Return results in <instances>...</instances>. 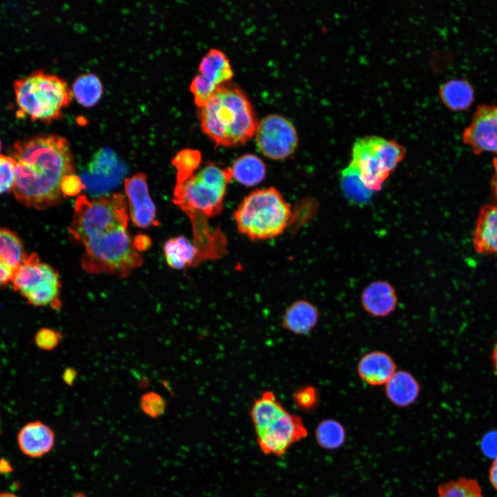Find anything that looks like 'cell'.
<instances>
[{"mask_svg": "<svg viewBox=\"0 0 497 497\" xmlns=\"http://www.w3.org/2000/svg\"><path fill=\"white\" fill-rule=\"evenodd\" d=\"M129 218L126 199L120 193L77 198L68 232L71 242L84 248V271L126 277L142 266L143 257L128 231Z\"/></svg>", "mask_w": 497, "mask_h": 497, "instance_id": "cell-1", "label": "cell"}, {"mask_svg": "<svg viewBox=\"0 0 497 497\" xmlns=\"http://www.w3.org/2000/svg\"><path fill=\"white\" fill-rule=\"evenodd\" d=\"M11 152L17 162L15 198L39 210L59 204L64 197V178L75 173L68 140L57 135H39L16 142Z\"/></svg>", "mask_w": 497, "mask_h": 497, "instance_id": "cell-2", "label": "cell"}, {"mask_svg": "<svg viewBox=\"0 0 497 497\" xmlns=\"http://www.w3.org/2000/svg\"><path fill=\"white\" fill-rule=\"evenodd\" d=\"M232 175L228 168L209 162L182 183L175 184L173 202L190 218L193 243L200 248L213 246L220 231L209 228L208 218L219 215Z\"/></svg>", "mask_w": 497, "mask_h": 497, "instance_id": "cell-3", "label": "cell"}, {"mask_svg": "<svg viewBox=\"0 0 497 497\" xmlns=\"http://www.w3.org/2000/svg\"><path fill=\"white\" fill-rule=\"evenodd\" d=\"M199 119L202 131L217 146L226 147L245 144L255 135L258 123L246 95L228 83L219 86L199 108Z\"/></svg>", "mask_w": 497, "mask_h": 497, "instance_id": "cell-4", "label": "cell"}, {"mask_svg": "<svg viewBox=\"0 0 497 497\" xmlns=\"http://www.w3.org/2000/svg\"><path fill=\"white\" fill-rule=\"evenodd\" d=\"M14 92L17 116L43 123L59 119L73 97L66 80L43 70L17 79Z\"/></svg>", "mask_w": 497, "mask_h": 497, "instance_id": "cell-5", "label": "cell"}, {"mask_svg": "<svg viewBox=\"0 0 497 497\" xmlns=\"http://www.w3.org/2000/svg\"><path fill=\"white\" fill-rule=\"evenodd\" d=\"M292 217L291 206L273 187L253 191L233 213L238 231L253 241L279 236Z\"/></svg>", "mask_w": 497, "mask_h": 497, "instance_id": "cell-6", "label": "cell"}, {"mask_svg": "<svg viewBox=\"0 0 497 497\" xmlns=\"http://www.w3.org/2000/svg\"><path fill=\"white\" fill-rule=\"evenodd\" d=\"M405 155L404 147L393 140L366 137L354 142L349 166L357 173L367 188L379 191Z\"/></svg>", "mask_w": 497, "mask_h": 497, "instance_id": "cell-7", "label": "cell"}, {"mask_svg": "<svg viewBox=\"0 0 497 497\" xmlns=\"http://www.w3.org/2000/svg\"><path fill=\"white\" fill-rule=\"evenodd\" d=\"M11 283L15 291L30 304L59 309L61 305V282L58 272L41 262L37 254L27 255L15 271Z\"/></svg>", "mask_w": 497, "mask_h": 497, "instance_id": "cell-8", "label": "cell"}, {"mask_svg": "<svg viewBox=\"0 0 497 497\" xmlns=\"http://www.w3.org/2000/svg\"><path fill=\"white\" fill-rule=\"evenodd\" d=\"M255 140L260 151L273 160L284 159L290 156L298 144L297 131L285 117L271 114L257 123Z\"/></svg>", "mask_w": 497, "mask_h": 497, "instance_id": "cell-9", "label": "cell"}, {"mask_svg": "<svg viewBox=\"0 0 497 497\" xmlns=\"http://www.w3.org/2000/svg\"><path fill=\"white\" fill-rule=\"evenodd\" d=\"M256 433L258 444L264 453L279 456L293 443L306 436L307 431L299 416L285 411Z\"/></svg>", "mask_w": 497, "mask_h": 497, "instance_id": "cell-10", "label": "cell"}, {"mask_svg": "<svg viewBox=\"0 0 497 497\" xmlns=\"http://www.w3.org/2000/svg\"><path fill=\"white\" fill-rule=\"evenodd\" d=\"M462 138L476 155L484 152L497 155V105H478Z\"/></svg>", "mask_w": 497, "mask_h": 497, "instance_id": "cell-11", "label": "cell"}, {"mask_svg": "<svg viewBox=\"0 0 497 497\" xmlns=\"http://www.w3.org/2000/svg\"><path fill=\"white\" fill-rule=\"evenodd\" d=\"M129 217L139 228L158 224L156 208L148 192L146 175L138 173L124 180Z\"/></svg>", "mask_w": 497, "mask_h": 497, "instance_id": "cell-12", "label": "cell"}, {"mask_svg": "<svg viewBox=\"0 0 497 497\" xmlns=\"http://www.w3.org/2000/svg\"><path fill=\"white\" fill-rule=\"evenodd\" d=\"M54 431L41 421H32L23 425L17 433V444L26 456L35 458L49 453L54 447Z\"/></svg>", "mask_w": 497, "mask_h": 497, "instance_id": "cell-13", "label": "cell"}, {"mask_svg": "<svg viewBox=\"0 0 497 497\" xmlns=\"http://www.w3.org/2000/svg\"><path fill=\"white\" fill-rule=\"evenodd\" d=\"M364 310L372 316L383 318L391 314L398 305L393 286L386 281H375L367 285L361 294Z\"/></svg>", "mask_w": 497, "mask_h": 497, "instance_id": "cell-14", "label": "cell"}, {"mask_svg": "<svg viewBox=\"0 0 497 497\" xmlns=\"http://www.w3.org/2000/svg\"><path fill=\"white\" fill-rule=\"evenodd\" d=\"M360 378L371 386L384 385L396 371V365L390 355L373 351L363 355L357 365Z\"/></svg>", "mask_w": 497, "mask_h": 497, "instance_id": "cell-15", "label": "cell"}, {"mask_svg": "<svg viewBox=\"0 0 497 497\" xmlns=\"http://www.w3.org/2000/svg\"><path fill=\"white\" fill-rule=\"evenodd\" d=\"M474 250L479 254H497V204L483 206L472 232Z\"/></svg>", "mask_w": 497, "mask_h": 497, "instance_id": "cell-16", "label": "cell"}, {"mask_svg": "<svg viewBox=\"0 0 497 497\" xmlns=\"http://www.w3.org/2000/svg\"><path fill=\"white\" fill-rule=\"evenodd\" d=\"M319 320L320 311L315 305L306 300H298L284 311L282 326L293 334L305 335L315 329Z\"/></svg>", "mask_w": 497, "mask_h": 497, "instance_id": "cell-17", "label": "cell"}, {"mask_svg": "<svg viewBox=\"0 0 497 497\" xmlns=\"http://www.w3.org/2000/svg\"><path fill=\"white\" fill-rule=\"evenodd\" d=\"M26 256L17 235L0 228V286L11 282L15 271Z\"/></svg>", "mask_w": 497, "mask_h": 497, "instance_id": "cell-18", "label": "cell"}, {"mask_svg": "<svg viewBox=\"0 0 497 497\" xmlns=\"http://www.w3.org/2000/svg\"><path fill=\"white\" fill-rule=\"evenodd\" d=\"M387 399L399 407H407L418 399L420 386L418 380L409 371L398 370L384 384Z\"/></svg>", "mask_w": 497, "mask_h": 497, "instance_id": "cell-19", "label": "cell"}, {"mask_svg": "<svg viewBox=\"0 0 497 497\" xmlns=\"http://www.w3.org/2000/svg\"><path fill=\"white\" fill-rule=\"evenodd\" d=\"M164 253L168 265L177 270L194 266L203 260L198 248L183 235L167 240Z\"/></svg>", "mask_w": 497, "mask_h": 497, "instance_id": "cell-20", "label": "cell"}, {"mask_svg": "<svg viewBox=\"0 0 497 497\" xmlns=\"http://www.w3.org/2000/svg\"><path fill=\"white\" fill-rule=\"evenodd\" d=\"M199 74L208 82L219 87L228 83L233 76V71L226 55L217 48L210 49L201 59Z\"/></svg>", "mask_w": 497, "mask_h": 497, "instance_id": "cell-21", "label": "cell"}, {"mask_svg": "<svg viewBox=\"0 0 497 497\" xmlns=\"http://www.w3.org/2000/svg\"><path fill=\"white\" fill-rule=\"evenodd\" d=\"M232 178L246 186H254L264 180L265 163L257 155L247 153L237 157L229 167Z\"/></svg>", "mask_w": 497, "mask_h": 497, "instance_id": "cell-22", "label": "cell"}, {"mask_svg": "<svg viewBox=\"0 0 497 497\" xmlns=\"http://www.w3.org/2000/svg\"><path fill=\"white\" fill-rule=\"evenodd\" d=\"M439 95L443 104L454 111L466 110L474 99V88L465 79H451L444 83Z\"/></svg>", "mask_w": 497, "mask_h": 497, "instance_id": "cell-23", "label": "cell"}, {"mask_svg": "<svg viewBox=\"0 0 497 497\" xmlns=\"http://www.w3.org/2000/svg\"><path fill=\"white\" fill-rule=\"evenodd\" d=\"M285 411L273 392H264L255 400L251 409V417L256 433L266 428Z\"/></svg>", "mask_w": 497, "mask_h": 497, "instance_id": "cell-24", "label": "cell"}, {"mask_svg": "<svg viewBox=\"0 0 497 497\" xmlns=\"http://www.w3.org/2000/svg\"><path fill=\"white\" fill-rule=\"evenodd\" d=\"M71 90L79 104L92 107L100 100L104 89L100 79L96 75L86 72L76 78Z\"/></svg>", "mask_w": 497, "mask_h": 497, "instance_id": "cell-25", "label": "cell"}, {"mask_svg": "<svg viewBox=\"0 0 497 497\" xmlns=\"http://www.w3.org/2000/svg\"><path fill=\"white\" fill-rule=\"evenodd\" d=\"M116 154L109 148H101L92 156L88 166V172L93 177L105 179L115 177L117 170H121Z\"/></svg>", "mask_w": 497, "mask_h": 497, "instance_id": "cell-26", "label": "cell"}, {"mask_svg": "<svg viewBox=\"0 0 497 497\" xmlns=\"http://www.w3.org/2000/svg\"><path fill=\"white\" fill-rule=\"evenodd\" d=\"M315 435L319 445L327 449L340 447L346 438L343 425L334 419L322 420L315 429Z\"/></svg>", "mask_w": 497, "mask_h": 497, "instance_id": "cell-27", "label": "cell"}, {"mask_svg": "<svg viewBox=\"0 0 497 497\" xmlns=\"http://www.w3.org/2000/svg\"><path fill=\"white\" fill-rule=\"evenodd\" d=\"M438 497H484V496L477 480L462 477L440 485Z\"/></svg>", "mask_w": 497, "mask_h": 497, "instance_id": "cell-28", "label": "cell"}, {"mask_svg": "<svg viewBox=\"0 0 497 497\" xmlns=\"http://www.w3.org/2000/svg\"><path fill=\"white\" fill-rule=\"evenodd\" d=\"M202 162V154L196 149L184 148L173 158L171 163L176 168V184L185 182L195 173Z\"/></svg>", "mask_w": 497, "mask_h": 497, "instance_id": "cell-29", "label": "cell"}, {"mask_svg": "<svg viewBox=\"0 0 497 497\" xmlns=\"http://www.w3.org/2000/svg\"><path fill=\"white\" fill-rule=\"evenodd\" d=\"M341 177L342 190L351 202L364 204L369 201L372 191L364 186L353 169L348 166L342 170Z\"/></svg>", "mask_w": 497, "mask_h": 497, "instance_id": "cell-30", "label": "cell"}, {"mask_svg": "<svg viewBox=\"0 0 497 497\" xmlns=\"http://www.w3.org/2000/svg\"><path fill=\"white\" fill-rule=\"evenodd\" d=\"M218 87L208 82L199 73L195 75L190 84V90L196 106L199 108L210 99Z\"/></svg>", "mask_w": 497, "mask_h": 497, "instance_id": "cell-31", "label": "cell"}, {"mask_svg": "<svg viewBox=\"0 0 497 497\" xmlns=\"http://www.w3.org/2000/svg\"><path fill=\"white\" fill-rule=\"evenodd\" d=\"M17 171V162L11 156L0 155V195L12 190Z\"/></svg>", "mask_w": 497, "mask_h": 497, "instance_id": "cell-32", "label": "cell"}, {"mask_svg": "<svg viewBox=\"0 0 497 497\" xmlns=\"http://www.w3.org/2000/svg\"><path fill=\"white\" fill-rule=\"evenodd\" d=\"M139 406L144 414L156 418L164 413L166 403L159 394L147 392L141 397Z\"/></svg>", "mask_w": 497, "mask_h": 497, "instance_id": "cell-33", "label": "cell"}, {"mask_svg": "<svg viewBox=\"0 0 497 497\" xmlns=\"http://www.w3.org/2000/svg\"><path fill=\"white\" fill-rule=\"evenodd\" d=\"M295 404L303 410L313 409L318 404V394L316 389L312 386H304L298 388L293 393Z\"/></svg>", "mask_w": 497, "mask_h": 497, "instance_id": "cell-34", "label": "cell"}, {"mask_svg": "<svg viewBox=\"0 0 497 497\" xmlns=\"http://www.w3.org/2000/svg\"><path fill=\"white\" fill-rule=\"evenodd\" d=\"M61 339V333L50 328L39 329L35 336V342L37 346L46 351L55 349L59 344Z\"/></svg>", "mask_w": 497, "mask_h": 497, "instance_id": "cell-35", "label": "cell"}, {"mask_svg": "<svg viewBox=\"0 0 497 497\" xmlns=\"http://www.w3.org/2000/svg\"><path fill=\"white\" fill-rule=\"evenodd\" d=\"M85 188L82 179L75 173L66 176L61 185V191L64 197L77 195Z\"/></svg>", "mask_w": 497, "mask_h": 497, "instance_id": "cell-36", "label": "cell"}, {"mask_svg": "<svg viewBox=\"0 0 497 497\" xmlns=\"http://www.w3.org/2000/svg\"><path fill=\"white\" fill-rule=\"evenodd\" d=\"M483 454L493 460L497 458V429L487 431L480 440Z\"/></svg>", "mask_w": 497, "mask_h": 497, "instance_id": "cell-37", "label": "cell"}, {"mask_svg": "<svg viewBox=\"0 0 497 497\" xmlns=\"http://www.w3.org/2000/svg\"><path fill=\"white\" fill-rule=\"evenodd\" d=\"M150 244V239L147 235L139 234L134 237V245L139 252L147 250Z\"/></svg>", "mask_w": 497, "mask_h": 497, "instance_id": "cell-38", "label": "cell"}, {"mask_svg": "<svg viewBox=\"0 0 497 497\" xmlns=\"http://www.w3.org/2000/svg\"><path fill=\"white\" fill-rule=\"evenodd\" d=\"M77 377V371L73 368H67L62 374L64 382L68 386H72Z\"/></svg>", "mask_w": 497, "mask_h": 497, "instance_id": "cell-39", "label": "cell"}, {"mask_svg": "<svg viewBox=\"0 0 497 497\" xmlns=\"http://www.w3.org/2000/svg\"><path fill=\"white\" fill-rule=\"evenodd\" d=\"M489 480L497 491V458L494 459L489 470Z\"/></svg>", "mask_w": 497, "mask_h": 497, "instance_id": "cell-40", "label": "cell"}, {"mask_svg": "<svg viewBox=\"0 0 497 497\" xmlns=\"http://www.w3.org/2000/svg\"><path fill=\"white\" fill-rule=\"evenodd\" d=\"M494 174L491 180V186L492 192L497 199V157H495L493 161Z\"/></svg>", "mask_w": 497, "mask_h": 497, "instance_id": "cell-41", "label": "cell"}, {"mask_svg": "<svg viewBox=\"0 0 497 497\" xmlns=\"http://www.w3.org/2000/svg\"><path fill=\"white\" fill-rule=\"evenodd\" d=\"M491 362L494 371L497 376V342L494 346L491 353Z\"/></svg>", "mask_w": 497, "mask_h": 497, "instance_id": "cell-42", "label": "cell"}, {"mask_svg": "<svg viewBox=\"0 0 497 497\" xmlns=\"http://www.w3.org/2000/svg\"><path fill=\"white\" fill-rule=\"evenodd\" d=\"M11 469V466L6 460L0 459V472L8 473Z\"/></svg>", "mask_w": 497, "mask_h": 497, "instance_id": "cell-43", "label": "cell"}, {"mask_svg": "<svg viewBox=\"0 0 497 497\" xmlns=\"http://www.w3.org/2000/svg\"><path fill=\"white\" fill-rule=\"evenodd\" d=\"M0 497H18L14 494L10 492H0Z\"/></svg>", "mask_w": 497, "mask_h": 497, "instance_id": "cell-44", "label": "cell"}, {"mask_svg": "<svg viewBox=\"0 0 497 497\" xmlns=\"http://www.w3.org/2000/svg\"><path fill=\"white\" fill-rule=\"evenodd\" d=\"M74 497H86V496H84L82 494H77L75 496H74Z\"/></svg>", "mask_w": 497, "mask_h": 497, "instance_id": "cell-45", "label": "cell"}, {"mask_svg": "<svg viewBox=\"0 0 497 497\" xmlns=\"http://www.w3.org/2000/svg\"><path fill=\"white\" fill-rule=\"evenodd\" d=\"M1 140H0V150H1Z\"/></svg>", "mask_w": 497, "mask_h": 497, "instance_id": "cell-46", "label": "cell"}, {"mask_svg": "<svg viewBox=\"0 0 497 497\" xmlns=\"http://www.w3.org/2000/svg\"><path fill=\"white\" fill-rule=\"evenodd\" d=\"M1 425H0V433H1Z\"/></svg>", "mask_w": 497, "mask_h": 497, "instance_id": "cell-47", "label": "cell"}]
</instances>
